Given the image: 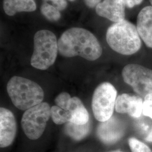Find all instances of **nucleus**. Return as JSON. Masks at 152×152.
Wrapping results in <instances>:
<instances>
[{"label": "nucleus", "instance_id": "obj_21", "mask_svg": "<svg viewBox=\"0 0 152 152\" xmlns=\"http://www.w3.org/2000/svg\"><path fill=\"white\" fill-rule=\"evenodd\" d=\"M43 1L44 2H51V5L54 6L60 11L64 10L68 5V3L66 0H43Z\"/></svg>", "mask_w": 152, "mask_h": 152}, {"label": "nucleus", "instance_id": "obj_8", "mask_svg": "<svg viewBox=\"0 0 152 152\" xmlns=\"http://www.w3.org/2000/svg\"><path fill=\"white\" fill-rule=\"evenodd\" d=\"M124 123L115 116L108 120L100 122L98 125L96 134L100 140L105 144H113L124 136L125 134Z\"/></svg>", "mask_w": 152, "mask_h": 152}, {"label": "nucleus", "instance_id": "obj_18", "mask_svg": "<svg viewBox=\"0 0 152 152\" xmlns=\"http://www.w3.org/2000/svg\"><path fill=\"white\" fill-rule=\"evenodd\" d=\"M128 142L131 152H152L149 147L145 144L135 137H130Z\"/></svg>", "mask_w": 152, "mask_h": 152}, {"label": "nucleus", "instance_id": "obj_9", "mask_svg": "<svg viewBox=\"0 0 152 152\" xmlns=\"http://www.w3.org/2000/svg\"><path fill=\"white\" fill-rule=\"evenodd\" d=\"M17 125L14 114L8 109L0 108V147L6 148L14 141Z\"/></svg>", "mask_w": 152, "mask_h": 152}, {"label": "nucleus", "instance_id": "obj_15", "mask_svg": "<svg viewBox=\"0 0 152 152\" xmlns=\"http://www.w3.org/2000/svg\"><path fill=\"white\" fill-rule=\"evenodd\" d=\"M65 134L76 141H80L88 135L90 131V122L85 125H77L72 122L65 124Z\"/></svg>", "mask_w": 152, "mask_h": 152}, {"label": "nucleus", "instance_id": "obj_26", "mask_svg": "<svg viewBox=\"0 0 152 152\" xmlns=\"http://www.w3.org/2000/svg\"><path fill=\"white\" fill-rule=\"evenodd\" d=\"M149 2H150L151 6L152 7V0H149Z\"/></svg>", "mask_w": 152, "mask_h": 152}, {"label": "nucleus", "instance_id": "obj_17", "mask_svg": "<svg viewBox=\"0 0 152 152\" xmlns=\"http://www.w3.org/2000/svg\"><path fill=\"white\" fill-rule=\"evenodd\" d=\"M41 11L42 14L50 22H57L61 18L60 10L47 2H43L41 6Z\"/></svg>", "mask_w": 152, "mask_h": 152}, {"label": "nucleus", "instance_id": "obj_14", "mask_svg": "<svg viewBox=\"0 0 152 152\" xmlns=\"http://www.w3.org/2000/svg\"><path fill=\"white\" fill-rule=\"evenodd\" d=\"M67 111L72 115V123L77 125H85L89 122V114L80 99L73 97Z\"/></svg>", "mask_w": 152, "mask_h": 152}, {"label": "nucleus", "instance_id": "obj_3", "mask_svg": "<svg viewBox=\"0 0 152 152\" xmlns=\"http://www.w3.org/2000/svg\"><path fill=\"white\" fill-rule=\"evenodd\" d=\"M7 92L14 105L21 110H27L42 103L43 89L36 82L27 78L14 76L7 84Z\"/></svg>", "mask_w": 152, "mask_h": 152}, {"label": "nucleus", "instance_id": "obj_10", "mask_svg": "<svg viewBox=\"0 0 152 152\" xmlns=\"http://www.w3.org/2000/svg\"><path fill=\"white\" fill-rule=\"evenodd\" d=\"M142 104L143 100L140 96L132 94H122L117 98L115 109L117 113L139 118L142 113Z\"/></svg>", "mask_w": 152, "mask_h": 152}, {"label": "nucleus", "instance_id": "obj_19", "mask_svg": "<svg viewBox=\"0 0 152 152\" xmlns=\"http://www.w3.org/2000/svg\"><path fill=\"white\" fill-rule=\"evenodd\" d=\"M72 97L66 92H62L59 94L55 99V102L57 106L61 109L68 110L70 105Z\"/></svg>", "mask_w": 152, "mask_h": 152}, {"label": "nucleus", "instance_id": "obj_11", "mask_svg": "<svg viewBox=\"0 0 152 152\" xmlns=\"http://www.w3.org/2000/svg\"><path fill=\"white\" fill-rule=\"evenodd\" d=\"M125 6L122 0H103L95 7L99 16L117 23L125 19Z\"/></svg>", "mask_w": 152, "mask_h": 152}, {"label": "nucleus", "instance_id": "obj_22", "mask_svg": "<svg viewBox=\"0 0 152 152\" xmlns=\"http://www.w3.org/2000/svg\"><path fill=\"white\" fill-rule=\"evenodd\" d=\"M125 6L128 8H133L136 6L140 5L143 0H122Z\"/></svg>", "mask_w": 152, "mask_h": 152}, {"label": "nucleus", "instance_id": "obj_5", "mask_svg": "<svg viewBox=\"0 0 152 152\" xmlns=\"http://www.w3.org/2000/svg\"><path fill=\"white\" fill-rule=\"evenodd\" d=\"M117 91L113 85L105 82L95 88L92 98V112L100 122L110 118L114 112Z\"/></svg>", "mask_w": 152, "mask_h": 152}, {"label": "nucleus", "instance_id": "obj_1", "mask_svg": "<svg viewBox=\"0 0 152 152\" xmlns=\"http://www.w3.org/2000/svg\"><path fill=\"white\" fill-rule=\"evenodd\" d=\"M58 50L63 56H79L89 61L97 60L103 53L101 45L92 33L78 27L71 28L61 34L58 40Z\"/></svg>", "mask_w": 152, "mask_h": 152}, {"label": "nucleus", "instance_id": "obj_27", "mask_svg": "<svg viewBox=\"0 0 152 152\" xmlns=\"http://www.w3.org/2000/svg\"><path fill=\"white\" fill-rule=\"evenodd\" d=\"M69 1H74L75 0H69Z\"/></svg>", "mask_w": 152, "mask_h": 152}, {"label": "nucleus", "instance_id": "obj_2", "mask_svg": "<svg viewBox=\"0 0 152 152\" xmlns=\"http://www.w3.org/2000/svg\"><path fill=\"white\" fill-rule=\"evenodd\" d=\"M106 40L111 49L124 55L134 54L141 47L136 26L125 19L114 23L108 28Z\"/></svg>", "mask_w": 152, "mask_h": 152}, {"label": "nucleus", "instance_id": "obj_24", "mask_svg": "<svg viewBox=\"0 0 152 152\" xmlns=\"http://www.w3.org/2000/svg\"><path fill=\"white\" fill-rule=\"evenodd\" d=\"M145 140L148 142H152V131L148 134V135L145 138Z\"/></svg>", "mask_w": 152, "mask_h": 152}, {"label": "nucleus", "instance_id": "obj_12", "mask_svg": "<svg viewBox=\"0 0 152 152\" xmlns=\"http://www.w3.org/2000/svg\"><path fill=\"white\" fill-rule=\"evenodd\" d=\"M136 27L139 34L147 47L152 49V7L141 9L137 18Z\"/></svg>", "mask_w": 152, "mask_h": 152}, {"label": "nucleus", "instance_id": "obj_20", "mask_svg": "<svg viewBox=\"0 0 152 152\" xmlns=\"http://www.w3.org/2000/svg\"><path fill=\"white\" fill-rule=\"evenodd\" d=\"M142 114L152 119V93L147 95L144 98Z\"/></svg>", "mask_w": 152, "mask_h": 152}, {"label": "nucleus", "instance_id": "obj_16", "mask_svg": "<svg viewBox=\"0 0 152 152\" xmlns=\"http://www.w3.org/2000/svg\"><path fill=\"white\" fill-rule=\"evenodd\" d=\"M51 118L55 124L62 125L71 122L72 115L69 111L54 105L51 108Z\"/></svg>", "mask_w": 152, "mask_h": 152}, {"label": "nucleus", "instance_id": "obj_7", "mask_svg": "<svg viewBox=\"0 0 152 152\" xmlns=\"http://www.w3.org/2000/svg\"><path fill=\"white\" fill-rule=\"evenodd\" d=\"M126 83L142 98L152 93V70L136 64L126 65L122 71Z\"/></svg>", "mask_w": 152, "mask_h": 152}, {"label": "nucleus", "instance_id": "obj_6", "mask_svg": "<svg viewBox=\"0 0 152 152\" xmlns=\"http://www.w3.org/2000/svg\"><path fill=\"white\" fill-rule=\"evenodd\" d=\"M51 117L49 104L42 102L25 111L21 125L26 135L31 140H37L42 135Z\"/></svg>", "mask_w": 152, "mask_h": 152}, {"label": "nucleus", "instance_id": "obj_4", "mask_svg": "<svg viewBox=\"0 0 152 152\" xmlns=\"http://www.w3.org/2000/svg\"><path fill=\"white\" fill-rule=\"evenodd\" d=\"M34 49L31 64L39 70H46L54 64L58 50V41L54 33L49 30H40L34 34Z\"/></svg>", "mask_w": 152, "mask_h": 152}, {"label": "nucleus", "instance_id": "obj_13", "mask_svg": "<svg viewBox=\"0 0 152 152\" xmlns=\"http://www.w3.org/2000/svg\"><path fill=\"white\" fill-rule=\"evenodd\" d=\"M36 8L35 0H3L4 10L9 16L20 12H32Z\"/></svg>", "mask_w": 152, "mask_h": 152}, {"label": "nucleus", "instance_id": "obj_23", "mask_svg": "<svg viewBox=\"0 0 152 152\" xmlns=\"http://www.w3.org/2000/svg\"><path fill=\"white\" fill-rule=\"evenodd\" d=\"M85 4L90 8H94L101 2L102 0H83Z\"/></svg>", "mask_w": 152, "mask_h": 152}, {"label": "nucleus", "instance_id": "obj_25", "mask_svg": "<svg viewBox=\"0 0 152 152\" xmlns=\"http://www.w3.org/2000/svg\"><path fill=\"white\" fill-rule=\"evenodd\" d=\"M124 152L121 151H110V152Z\"/></svg>", "mask_w": 152, "mask_h": 152}]
</instances>
